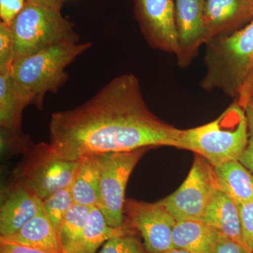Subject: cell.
Here are the masks:
<instances>
[{
	"label": "cell",
	"mask_w": 253,
	"mask_h": 253,
	"mask_svg": "<svg viewBox=\"0 0 253 253\" xmlns=\"http://www.w3.org/2000/svg\"><path fill=\"white\" fill-rule=\"evenodd\" d=\"M181 129L164 122L148 107L132 73L113 78L84 104L51 116L49 145L60 157L175 147Z\"/></svg>",
	"instance_id": "6da1fadb"
},
{
	"label": "cell",
	"mask_w": 253,
	"mask_h": 253,
	"mask_svg": "<svg viewBox=\"0 0 253 253\" xmlns=\"http://www.w3.org/2000/svg\"><path fill=\"white\" fill-rule=\"evenodd\" d=\"M91 42H65L14 60L10 76L27 106L42 109L47 93L59 91L66 83V68L91 47Z\"/></svg>",
	"instance_id": "7a4b0ae2"
},
{
	"label": "cell",
	"mask_w": 253,
	"mask_h": 253,
	"mask_svg": "<svg viewBox=\"0 0 253 253\" xmlns=\"http://www.w3.org/2000/svg\"><path fill=\"white\" fill-rule=\"evenodd\" d=\"M206 45V73L201 87L219 89L237 100L253 75V21L231 34L210 40Z\"/></svg>",
	"instance_id": "3957f363"
},
{
	"label": "cell",
	"mask_w": 253,
	"mask_h": 253,
	"mask_svg": "<svg viewBox=\"0 0 253 253\" xmlns=\"http://www.w3.org/2000/svg\"><path fill=\"white\" fill-rule=\"evenodd\" d=\"M249 139L244 109L234 101L212 122L181 129L176 148L192 151L217 166L239 161Z\"/></svg>",
	"instance_id": "277c9868"
},
{
	"label": "cell",
	"mask_w": 253,
	"mask_h": 253,
	"mask_svg": "<svg viewBox=\"0 0 253 253\" xmlns=\"http://www.w3.org/2000/svg\"><path fill=\"white\" fill-rule=\"evenodd\" d=\"M9 26L14 42V60L65 42H79L74 24L61 9L26 2ZM14 62V61H13Z\"/></svg>",
	"instance_id": "5b68a950"
},
{
	"label": "cell",
	"mask_w": 253,
	"mask_h": 253,
	"mask_svg": "<svg viewBox=\"0 0 253 253\" xmlns=\"http://www.w3.org/2000/svg\"><path fill=\"white\" fill-rule=\"evenodd\" d=\"M78 166L79 160L64 159L49 143H40L26 151L15 171V180L31 188L43 201L58 190L71 187Z\"/></svg>",
	"instance_id": "8992f818"
},
{
	"label": "cell",
	"mask_w": 253,
	"mask_h": 253,
	"mask_svg": "<svg viewBox=\"0 0 253 253\" xmlns=\"http://www.w3.org/2000/svg\"><path fill=\"white\" fill-rule=\"evenodd\" d=\"M149 148L103 155L97 207L110 226H124L125 193L129 176Z\"/></svg>",
	"instance_id": "52a82bcc"
},
{
	"label": "cell",
	"mask_w": 253,
	"mask_h": 253,
	"mask_svg": "<svg viewBox=\"0 0 253 253\" xmlns=\"http://www.w3.org/2000/svg\"><path fill=\"white\" fill-rule=\"evenodd\" d=\"M219 188L214 166L196 154L180 187L159 202L177 221H200Z\"/></svg>",
	"instance_id": "ba28073f"
},
{
	"label": "cell",
	"mask_w": 253,
	"mask_h": 253,
	"mask_svg": "<svg viewBox=\"0 0 253 253\" xmlns=\"http://www.w3.org/2000/svg\"><path fill=\"white\" fill-rule=\"evenodd\" d=\"M126 222L138 231L149 253H163L174 249L172 234L176 221L159 201L146 203L126 200Z\"/></svg>",
	"instance_id": "9c48e42d"
},
{
	"label": "cell",
	"mask_w": 253,
	"mask_h": 253,
	"mask_svg": "<svg viewBox=\"0 0 253 253\" xmlns=\"http://www.w3.org/2000/svg\"><path fill=\"white\" fill-rule=\"evenodd\" d=\"M134 15L148 44L176 54L178 51L174 0H134Z\"/></svg>",
	"instance_id": "30bf717a"
},
{
	"label": "cell",
	"mask_w": 253,
	"mask_h": 253,
	"mask_svg": "<svg viewBox=\"0 0 253 253\" xmlns=\"http://www.w3.org/2000/svg\"><path fill=\"white\" fill-rule=\"evenodd\" d=\"M205 0H174L178 65L186 68L197 55L200 46L209 41L204 17Z\"/></svg>",
	"instance_id": "8fae6325"
},
{
	"label": "cell",
	"mask_w": 253,
	"mask_h": 253,
	"mask_svg": "<svg viewBox=\"0 0 253 253\" xmlns=\"http://www.w3.org/2000/svg\"><path fill=\"white\" fill-rule=\"evenodd\" d=\"M42 200L21 181L15 180L3 191L0 206V238L9 237L41 212Z\"/></svg>",
	"instance_id": "7c38bea8"
},
{
	"label": "cell",
	"mask_w": 253,
	"mask_h": 253,
	"mask_svg": "<svg viewBox=\"0 0 253 253\" xmlns=\"http://www.w3.org/2000/svg\"><path fill=\"white\" fill-rule=\"evenodd\" d=\"M204 17L210 41L241 29L253 14L249 0H205Z\"/></svg>",
	"instance_id": "4fadbf2b"
},
{
	"label": "cell",
	"mask_w": 253,
	"mask_h": 253,
	"mask_svg": "<svg viewBox=\"0 0 253 253\" xmlns=\"http://www.w3.org/2000/svg\"><path fill=\"white\" fill-rule=\"evenodd\" d=\"M0 243L21 245L46 253H66L44 209L12 236L0 238Z\"/></svg>",
	"instance_id": "5bb4252c"
},
{
	"label": "cell",
	"mask_w": 253,
	"mask_h": 253,
	"mask_svg": "<svg viewBox=\"0 0 253 253\" xmlns=\"http://www.w3.org/2000/svg\"><path fill=\"white\" fill-rule=\"evenodd\" d=\"M200 221L219 235L244 244L239 208L234 199L220 187Z\"/></svg>",
	"instance_id": "9a60e30c"
},
{
	"label": "cell",
	"mask_w": 253,
	"mask_h": 253,
	"mask_svg": "<svg viewBox=\"0 0 253 253\" xmlns=\"http://www.w3.org/2000/svg\"><path fill=\"white\" fill-rule=\"evenodd\" d=\"M135 231L126 222L119 228L110 226L101 210L92 206L84 229L66 253H96L100 246L109 239Z\"/></svg>",
	"instance_id": "2e32d148"
},
{
	"label": "cell",
	"mask_w": 253,
	"mask_h": 253,
	"mask_svg": "<svg viewBox=\"0 0 253 253\" xmlns=\"http://www.w3.org/2000/svg\"><path fill=\"white\" fill-rule=\"evenodd\" d=\"M103 155L80 158L79 166L71 186L73 201L84 206H98L99 183Z\"/></svg>",
	"instance_id": "e0dca14e"
},
{
	"label": "cell",
	"mask_w": 253,
	"mask_h": 253,
	"mask_svg": "<svg viewBox=\"0 0 253 253\" xmlns=\"http://www.w3.org/2000/svg\"><path fill=\"white\" fill-rule=\"evenodd\" d=\"M219 187L236 203L253 201V174L239 161L214 166Z\"/></svg>",
	"instance_id": "ac0fdd59"
},
{
	"label": "cell",
	"mask_w": 253,
	"mask_h": 253,
	"mask_svg": "<svg viewBox=\"0 0 253 253\" xmlns=\"http://www.w3.org/2000/svg\"><path fill=\"white\" fill-rule=\"evenodd\" d=\"M218 236L202 221H176L172 234L173 246L191 253H211Z\"/></svg>",
	"instance_id": "d6986e66"
},
{
	"label": "cell",
	"mask_w": 253,
	"mask_h": 253,
	"mask_svg": "<svg viewBox=\"0 0 253 253\" xmlns=\"http://www.w3.org/2000/svg\"><path fill=\"white\" fill-rule=\"evenodd\" d=\"M27 107L15 87L9 69L0 71V126L1 128L21 130L23 109Z\"/></svg>",
	"instance_id": "ffe728a7"
},
{
	"label": "cell",
	"mask_w": 253,
	"mask_h": 253,
	"mask_svg": "<svg viewBox=\"0 0 253 253\" xmlns=\"http://www.w3.org/2000/svg\"><path fill=\"white\" fill-rule=\"evenodd\" d=\"M91 208L90 206L74 203L65 215L59 237L66 253L84 229Z\"/></svg>",
	"instance_id": "44dd1931"
},
{
	"label": "cell",
	"mask_w": 253,
	"mask_h": 253,
	"mask_svg": "<svg viewBox=\"0 0 253 253\" xmlns=\"http://www.w3.org/2000/svg\"><path fill=\"white\" fill-rule=\"evenodd\" d=\"M42 203L48 217L59 235L65 215L74 204L71 187L55 191L49 197L43 200Z\"/></svg>",
	"instance_id": "7402d4cb"
},
{
	"label": "cell",
	"mask_w": 253,
	"mask_h": 253,
	"mask_svg": "<svg viewBox=\"0 0 253 253\" xmlns=\"http://www.w3.org/2000/svg\"><path fill=\"white\" fill-rule=\"evenodd\" d=\"M99 253H149L135 232L116 236L106 241Z\"/></svg>",
	"instance_id": "603a6c76"
},
{
	"label": "cell",
	"mask_w": 253,
	"mask_h": 253,
	"mask_svg": "<svg viewBox=\"0 0 253 253\" xmlns=\"http://www.w3.org/2000/svg\"><path fill=\"white\" fill-rule=\"evenodd\" d=\"M14 59V42L9 24L0 23V71H7Z\"/></svg>",
	"instance_id": "cb8c5ba5"
},
{
	"label": "cell",
	"mask_w": 253,
	"mask_h": 253,
	"mask_svg": "<svg viewBox=\"0 0 253 253\" xmlns=\"http://www.w3.org/2000/svg\"><path fill=\"white\" fill-rule=\"evenodd\" d=\"M236 205L241 217L244 244L253 252V201L236 203Z\"/></svg>",
	"instance_id": "d4e9b609"
},
{
	"label": "cell",
	"mask_w": 253,
	"mask_h": 253,
	"mask_svg": "<svg viewBox=\"0 0 253 253\" xmlns=\"http://www.w3.org/2000/svg\"><path fill=\"white\" fill-rule=\"evenodd\" d=\"M28 136L25 135L22 131L1 127V148L2 151L13 149L27 151L31 147L28 146Z\"/></svg>",
	"instance_id": "484cf974"
},
{
	"label": "cell",
	"mask_w": 253,
	"mask_h": 253,
	"mask_svg": "<svg viewBox=\"0 0 253 253\" xmlns=\"http://www.w3.org/2000/svg\"><path fill=\"white\" fill-rule=\"evenodd\" d=\"M211 253H253L244 244L226 236H218Z\"/></svg>",
	"instance_id": "4316f807"
},
{
	"label": "cell",
	"mask_w": 253,
	"mask_h": 253,
	"mask_svg": "<svg viewBox=\"0 0 253 253\" xmlns=\"http://www.w3.org/2000/svg\"><path fill=\"white\" fill-rule=\"evenodd\" d=\"M26 0H0L1 22L10 24L24 7Z\"/></svg>",
	"instance_id": "83f0119b"
},
{
	"label": "cell",
	"mask_w": 253,
	"mask_h": 253,
	"mask_svg": "<svg viewBox=\"0 0 253 253\" xmlns=\"http://www.w3.org/2000/svg\"><path fill=\"white\" fill-rule=\"evenodd\" d=\"M0 253H46L43 251L21 246V245L0 243Z\"/></svg>",
	"instance_id": "f1b7e54d"
},
{
	"label": "cell",
	"mask_w": 253,
	"mask_h": 253,
	"mask_svg": "<svg viewBox=\"0 0 253 253\" xmlns=\"http://www.w3.org/2000/svg\"><path fill=\"white\" fill-rule=\"evenodd\" d=\"M239 161L253 174V137H250L249 144Z\"/></svg>",
	"instance_id": "f546056e"
},
{
	"label": "cell",
	"mask_w": 253,
	"mask_h": 253,
	"mask_svg": "<svg viewBox=\"0 0 253 253\" xmlns=\"http://www.w3.org/2000/svg\"><path fill=\"white\" fill-rule=\"evenodd\" d=\"M244 109L247 118L250 137H253V96L248 101Z\"/></svg>",
	"instance_id": "4dcf8cb0"
},
{
	"label": "cell",
	"mask_w": 253,
	"mask_h": 253,
	"mask_svg": "<svg viewBox=\"0 0 253 253\" xmlns=\"http://www.w3.org/2000/svg\"><path fill=\"white\" fill-rule=\"evenodd\" d=\"M252 96H253V75L249 84H248L247 86H246V89L243 91L242 94L239 96V99L236 100V101L238 102V104H239L240 106L244 108L245 105L246 104V103L248 102V101H249Z\"/></svg>",
	"instance_id": "1f68e13d"
},
{
	"label": "cell",
	"mask_w": 253,
	"mask_h": 253,
	"mask_svg": "<svg viewBox=\"0 0 253 253\" xmlns=\"http://www.w3.org/2000/svg\"><path fill=\"white\" fill-rule=\"evenodd\" d=\"M26 2L61 9L63 1V0H26Z\"/></svg>",
	"instance_id": "d6a6232c"
},
{
	"label": "cell",
	"mask_w": 253,
	"mask_h": 253,
	"mask_svg": "<svg viewBox=\"0 0 253 253\" xmlns=\"http://www.w3.org/2000/svg\"><path fill=\"white\" fill-rule=\"evenodd\" d=\"M163 253H191L189 252V251H185V250L182 249H172L169 250V251H166V252H164Z\"/></svg>",
	"instance_id": "836d02e7"
},
{
	"label": "cell",
	"mask_w": 253,
	"mask_h": 253,
	"mask_svg": "<svg viewBox=\"0 0 253 253\" xmlns=\"http://www.w3.org/2000/svg\"><path fill=\"white\" fill-rule=\"evenodd\" d=\"M250 3H251V7H252V11H253V0H249Z\"/></svg>",
	"instance_id": "e575fe53"
},
{
	"label": "cell",
	"mask_w": 253,
	"mask_h": 253,
	"mask_svg": "<svg viewBox=\"0 0 253 253\" xmlns=\"http://www.w3.org/2000/svg\"><path fill=\"white\" fill-rule=\"evenodd\" d=\"M63 1H64V0H63Z\"/></svg>",
	"instance_id": "d590c367"
},
{
	"label": "cell",
	"mask_w": 253,
	"mask_h": 253,
	"mask_svg": "<svg viewBox=\"0 0 253 253\" xmlns=\"http://www.w3.org/2000/svg\"></svg>",
	"instance_id": "8d00e7d4"
}]
</instances>
